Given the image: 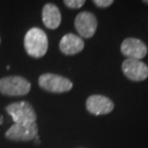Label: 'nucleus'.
<instances>
[{"label": "nucleus", "instance_id": "9", "mask_svg": "<svg viewBox=\"0 0 148 148\" xmlns=\"http://www.w3.org/2000/svg\"><path fill=\"white\" fill-rule=\"evenodd\" d=\"M86 107L90 114L94 115H102L112 112L114 108V104L107 96L93 94L88 96L86 102Z\"/></svg>", "mask_w": 148, "mask_h": 148}, {"label": "nucleus", "instance_id": "5", "mask_svg": "<svg viewBox=\"0 0 148 148\" xmlns=\"http://www.w3.org/2000/svg\"><path fill=\"white\" fill-rule=\"evenodd\" d=\"M37 123H14L6 132L5 137L14 141H28L34 140L38 136Z\"/></svg>", "mask_w": 148, "mask_h": 148}, {"label": "nucleus", "instance_id": "2", "mask_svg": "<svg viewBox=\"0 0 148 148\" xmlns=\"http://www.w3.org/2000/svg\"><path fill=\"white\" fill-rule=\"evenodd\" d=\"M31 90V84L20 76H8L0 79V92L8 96H21Z\"/></svg>", "mask_w": 148, "mask_h": 148}, {"label": "nucleus", "instance_id": "8", "mask_svg": "<svg viewBox=\"0 0 148 148\" xmlns=\"http://www.w3.org/2000/svg\"><path fill=\"white\" fill-rule=\"evenodd\" d=\"M120 51L127 59H136L141 61V59L147 55L148 48L146 44L140 38H127L121 43Z\"/></svg>", "mask_w": 148, "mask_h": 148}, {"label": "nucleus", "instance_id": "3", "mask_svg": "<svg viewBox=\"0 0 148 148\" xmlns=\"http://www.w3.org/2000/svg\"><path fill=\"white\" fill-rule=\"evenodd\" d=\"M5 110L12 116L14 123H35L37 120V114L33 106L26 101L12 103Z\"/></svg>", "mask_w": 148, "mask_h": 148}, {"label": "nucleus", "instance_id": "1", "mask_svg": "<svg viewBox=\"0 0 148 148\" xmlns=\"http://www.w3.org/2000/svg\"><path fill=\"white\" fill-rule=\"evenodd\" d=\"M24 47L31 57H43L48 49V40L44 31L37 27L30 29L25 35Z\"/></svg>", "mask_w": 148, "mask_h": 148}, {"label": "nucleus", "instance_id": "13", "mask_svg": "<svg viewBox=\"0 0 148 148\" xmlns=\"http://www.w3.org/2000/svg\"><path fill=\"white\" fill-rule=\"evenodd\" d=\"M93 4L98 8H108L114 4L112 0H93Z\"/></svg>", "mask_w": 148, "mask_h": 148}, {"label": "nucleus", "instance_id": "14", "mask_svg": "<svg viewBox=\"0 0 148 148\" xmlns=\"http://www.w3.org/2000/svg\"><path fill=\"white\" fill-rule=\"evenodd\" d=\"M3 122V116H0V124H2Z\"/></svg>", "mask_w": 148, "mask_h": 148}, {"label": "nucleus", "instance_id": "11", "mask_svg": "<svg viewBox=\"0 0 148 148\" xmlns=\"http://www.w3.org/2000/svg\"><path fill=\"white\" fill-rule=\"evenodd\" d=\"M42 21L48 29H57L60 26L62 16L57 6L51 3L44 6L42 9Z\"/></svg>", "mask_w": 148, "mask_h": 148}, {"label": "nucleus", "instance_id": "7", "mask_svg": "<svg viewBox=\"0 0 148 148\" xmlns=\"http://www.w3.org/2000/svg\"><path fill=\"white\" fill-rule=\"evenodd\" d=\"M76 31L82 38H90L95 34L97 25L96 16L90 12H81L76 16L74 20Z\"/></svg>", "mask_w": 148, "mask_h": 148}, {"label": "nucleus", "instance_id": "15", "mask_svg": "<svg viewBox=\"0 0 148 148\" xmlns=\"http://www.w3.org/2000/svg\"><path fill=\"white\" fill-rule=\"evenodd\" d=\"M143 3H144V4H146V5H148V0H143Z\"/></svg>", "mask_w": 148, "mask_h": 148}, {"label": "nucleus", "instance_id": "12", "mask_svg": "<svg viewBox=\"0 0 148 148\" xmlns=\"http://www.w3.org/2000/svg\"><path fill=\"white\" fill-rule=\"evenodd\" d=\"M64 5L70 9H79L84 6L85 0H64Z\"/></svg>", "mask_w": 148, "mask_h": 148}, {"label": "nucleus", "instance_id": "4", "mask_svg": "<svg viewBox=\"0 0 148 148\" xmlns=\"http://www.w3.org/2000/svg\"><path fill=\"white\" fill-rule=\"evenodd\" d=\"M38 85L50 92L63 93L69 91L73 87L72 82L64 76L54 73H45L40 76Z\"/></svg>", "mask_w": 148, "mask_h": 148}, {"label": "nucleus", "instance_id": "10", "mask_svg": "<svg viewBox=\"0 0 148 148\" xmlns=\"http://www.w3.org/2000/svg\"><path fill=\"white\" fill-rule=\"evenodd\" d=\"M59 46L62 53L67 56H71L81 52L85 47V42L81 37L69 33L62 38Z\"/></svg>", "mask_w": 148, "mask_h": 148}, {"label": "nucleus", "instance_id": "6", "mask_svg": "<svg viewBox=\"0 0 148 148\" xmlns=\"http://www.w3.org/2000/svg\"><path fill=\"white\" fill-rule=\"evenodd\" d=\"M123 74L133 82H143L148 78V66L140 60L126 59L121 64Z\"/></svg>", "mask_w": 148, "mask_h": 148}]
</instances>
